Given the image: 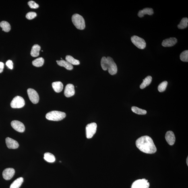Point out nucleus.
Listing matches in <instances>:
<instances>
[{
  "label": "nucleus",
  "instance_id": "1",
  "mask_svg": "<svg viewBox=\"0 0 188 188\" xmlns=\"http://www.w3.org/2000/svg\"><path fill=\"white\" fill-rule=\"evenodd\" d=\"M135 144L138 148L145 153L152 154L157 151L153 141L150 137L144 135L137 139Z\"/></svg>",
  "mask_w": 188,
  "mask_h": 188
},
{
  "label": "nucleus",
  "instance_id": "2",
  "mask_svg": "<svg viewBox=\"0 0 188 188\" xmlns=\"http://www.w3.org/2000/svg\"><path fill=\"white\" fill-rule=\"evenodd\" d=\"M66 114L64 112L52 111L48 112L46 115V119L53 121H60L63 120L66 117Z\"/></svg>",
  "mask_w": 188,
  "mask_h": 188
},
{
  "label": "nucleus",
  "instance_id": "3",
  "mask_svg": "<svg viewBox=\"0 0 188 188\" xmlns=\"http://www.w3.org/2000/svg\"><path fill=\"white\" fill-rule=\"evenodd\" d=\"M71 19L73 25L78 30H83L86 27L84 19L81 15L77 14H73Z\"/></svg>",
  "mask_w": 188,
  "mask_h": 188
},
{
  "label": "nucleus",
  "instance_id": "4",
  "mask_svg": "<svg viewBox=\"0 0 188 188\" xmlns=\"http://www.w3.org/2000/svg\"><path fill=\"white\" fill-rule=\"evenodd\" d=\"M107 58V68L108 69V72L112 75L116 74L117 71V65L111 57H108Z\"/></svg>",
  "mask_w": 188,
  "mask_h": 188
},
{
  "label": "nucleus",
  "instance_id": "5",
  "mask_svg": "<svg viewBox=\"0 0 188 188\" xmlns=\"http://www.w3.org/2000/svg\"><path fill=\"white\" fill-rule=\"evenodd\" d=\"M131 42L136 47L140 49L146 48V42L143 38L137 36H133L131 38Z\"/></svg>",
  "mask_w": 188,
  "mask_h": 188
},
{
  "label": "nucleus",
  "instance_id": "6",
  "mask_svg": "<svg viewBox=\"0 0 188 188\" xmlns=\"http://www.w3.org/2000/svg\"><path fill=\"white\" fill-rule=\"evenodd\" d=\"M25 101L22 97L17 96L13 99L11 103V106L13 108H20L24 107Z\"/></svg>",
  "mask_w": 188,
  "mask_h": 188
},
{
  "label": "nucleus",
  "instance_id": "7",
  "mask_svg": "<svg viewBox=\"0 0 188 188\" xmlns=\"http://www.w3.org/2000/svg\"><path fill=\"white\" fill-rule=\"evenodd\" d=\"M97 125L95 123L88 124L86 127V136L87 138L90 139L94 136L97 131Z\"/></svg>",
  "mask_w": 188,
  "mask_h": 188
},
{
  "label": "nucleus",
  "instance_id": "8",
  "mask_svg": "<svg viewBox=\"0 0 188 188\" xmlns=\"http://www.w3.org/2000/svg\"><path fill=\"white\" fill-rule=\"evenodd\" d=\"M150 185L148 180L143 179L137 180L134 182L131 188H149Z\"/></svg>",
  "mask_w": 188,
  "mask_h": 188
},
{
  "label": "nucleus",
  "instance_id": "9",
  "mask_svg": "<svg viewBox=\"0 0 188 188\" xmlns=\"http://www.w3.org/2000/svg\"><path fill=\"white\" fill-rule=\"evenodd\" d=\"M27 93L29 98L31 102L34 104L38 103L39 101V96L37 92L32 89H29Z\"/></svg>",
  "mask_w": 188,
  "mask_h": 188
},
{
  "label": "nucleus",
  "instance_id": "10",
  "mask_svg": "<svg viewBox=\"0 0 188 188\" xmlns=\"http://www.w3.org/2000/svg\"><path fill=\"white\" fill-rule=\"evenodd\" d=\"M12 127L15 130L19 132V133L24 132L25 127L24 124L21 122L14 120L11 122Z\"/></svg>",
  "mask_w": 188,
  "mask_h": 188
},
{
  "label": "nucleus",
  "instance_id": "11",
  "mask_svg": "<svg viewBox=\"0 0 188 188\" xmlns=\"http://www.w3.org/2000/svg\"><path fill=\"white\" fill-rule=\"evenodd\" d=\"M15 170L12 168L6 169L3 172V177L5 180H9L12 178L14 175Z\"/></svg>",
  "mask_w": 188,
  "mask_h": 188
},
{
  "label": "nucleus",
  "instance_id": "12",
  "mask_svg": "<svg viewBox=\"0 0 188 188\" xmlns=\"http://www.w3.org/2000/svg\"><path fill=\"white\" fill-rule=\"evenodd\" d=\"M75 94L74 86L72 84H68L66 86L64 91L65 96L67 97H70Z\"/></svg>",
  "mask_w": 188,
  "mask_h": 188
},
{
  "label": "nucleus",
  "instance_id": "13",
  "mask_svg": "<svg viewBox=\"0 0 188 188\" xmlns=\"http://www.w3.org/2000/svg\"><path fill=\"white\" fill-rule=\"evenodd\" d=\"M177 40L176 38L171 37L166 39L163 41L162 45L164 47H172L177 43Z\"/></svg>",
  "mask_w": 188,
  "mask_h": 188
},
{
  "label": "nucleus",
  "instance_id": "14",
  "mask_svg": "<svg viewBox=\"0 0 188 188\" xmlns=\"http://www.w3.org/2000/svg\"><path fill=\"white\" fill-rule=\"evenodd\" d=\"M6 143L8 148L9 149H15L18 148L19 144L18 142L14 139L7 137L6 139Z\"/></svg>",
  "mask_w": 188,
  "mask_h": 188
},
{
  "label": "nucleus",
  "instance_id": "15",
  "mask_svg": "<svg viewBox=\"0 0 188 188\" xmlns=\"http://www.w3.org/2000/svg\"><path fill=\"white\" fill-rule=\"evenodd\" d=\"M165 138L168 144L170 145H173L175 143L176 138L173 132L169 131L166 132Z\"/></svg>",
  "mask_w": 188,
  "mask_h": 188
},
{
  "label": "nucleus",
  "instance_id": "16",
  "mask_svg": "<svg viewBox=\"0 0 188 188\" xmlns=\"http://www.w3.org/2000/svg\"><path fill=\"white\" fill-rule=\"evenodd\" d=\"M154 11L153 9L150 8H146L143 9V10L139 11L138 15L139 17H144L145 15L148 14L151 15L153 14Z\"/></svg>",
  "mask_w": 188,
  "mask_h": 188
},
{
  "label": "nucleus",
  "instance_id": "17",
  "mask_svg": "<svg viewBox=\"0 0 188 188\" xmlns=\"http://www.w3.org/2000/svg\"><path fill=\"white\" fill-rule=\"evenodd\" d=\"M57 62L58 65H59L60 66L65 67L66 69L68 70H72L73 68V67L72 65L64 60H60V61H57Z\"/></svg>",
  "mask_w": 188,
  "mask_h": 188
},
{
  "label": "nucleus",
  "instance_id": "18",
  "mask_svg": "<svg viewBox=\"0 0 188 188\" xmlns=\"http://www.w3.org/2000/svg\"><path fill=\"white\" fill-rule=\"evenodd\" d=\"M52 86L56 92L59 93L63 90V86L61 82H54L52 83Z\"/></svg>",
  "mask_w": 188,
  "mask_h": 188
},
{
  "label": "nucleus",
  "instance_id": "19",
  "mask_svg": "<svg viewBox=\"0 0 188 188\" xmlns=\"http://www.w3.org/2000/svg\"><path fill=\"white\" fill-rule=\"evenodd\" d=\"M40 48V46L38 45H35L32 48L30 53L31 55L34 57H38L39 55Z\"/></svg>",
  "mask_w": 188,
  "mask_h": 188
},
{
  "label": "nucleus",
  "instance_id": "20",
  "mask_svg": "<svg viewBox=\"0 0 188 188\" xmlns=\"http://www.w3.org/2000/svg\"><path fill=\"white\" fill-rule=\"evenodd\" d=\"M24 182V178L20 177L15 180L11 184L10 188H19Z\"/></svg>",
  "mask_w": 188,
  "mask_h": 188
},
{
  "label": "nucleus",
  "instance_id": "21",
  "mask_svg": "<svg viewBox=\"0 0 188 188\" xmlns=\"http://www.w3.org/2000/svg\"><path fill=\"white\" fill-rule=\"evenodd\" d=\"M152 77L150 76L146 77L145 79H143V82L140 85V88L144 89L147 86H148L152 82Z\"/></svg>",
  "mask_w": 188,
  "mask_h": 188
},
{
  "label": "nucleus",
  "instance_id": "22",
  "mask_svg": "<svg viewBox=\"0 0 188 188\" xmlns=\"http://www.w3.org/2000/svg\"><path fill=\"white\" fill-rule=\"evenodd\" d=\"M66 61L72 65H79L80 64V62L78 60L74 59L71 55H68L66 56Z\"/></svg>",
  "mask_w": 188,
  "mask_h": 188
},
{
  "label": "nucleus",
  "instance_id": "23",
  "mask_svg": "<svg viewBox=\"0 0 188 188\" xmlns=\"http://www.w3.org/2000/svg\"><path fill=\"white\" fill-rule=\"evenodd\" d=\"M44 159L46 161L50 163L54 162L55 160V156L50 153H46L44 154Z\"/></svg>",
  "mask_w": 188,
  "mask_h": 188
},
{
  "label": "nucleus",
  "instance_id": "24",
  "mask_svg": "<svg viewBox=\"0 0 188 188\" xmlns=\"http://www.w3.org/2000/svg\"><path fill=\"white\" fill-rule=\"evenodd\" d=\"M0 27L2 30L6 32H8L10 30L11 27L9 22L6 21H2L0 23Z\"/></svg>",
  "mask_w": 188,
  "mask_h": 188
},
{
  "label": "nucleus",
  "instance_id": "25",
  "mask_svg": "<svg viewBox=\"0 0 188 188\" xmlns=\"http://www.w3.org/2000/svg\"><path fill=\"white\" fill-rule=\"evenodd\" d=\"M188 19L187 17H184L178 25V28L181 30L187 28L188 26Z\"/></svg>",
  "mask_w": 188,
  "mask_h": 188
},
{
  "label": "nucleus",
  "instance_id": "26",
  "mask_svg": "<svg viewBox=\"0 0 188 188\" xmlns=\"http://www.w3.org/2000/svg\"><path fill=\"white\" fill-rule=\"evenodd\" d=\"M44 60L42 57L39 58L32 62V65L36 67H42L44 65Z\"/></svg>",
  "mask_w": 188,
  "mask_h": 188
},
{
  "label": "nucleus",
  "instance_id": "27",
  "mask_svg": "<svg viewBox=\"0 0 188 188\" xmlns=\"http://www.w3.org/2000/svg\"><path fill=\"white\" fill-rule=\"evenodd\" d=\"M131 110L134 113L139 115H145L147 113L146 110L140 109L137 107H132Z\"/></svg>",
  "mask_w": 188,
  "mask_h": 188
},
{
  "label": "nucleus",
  "instance_id": "28",
  "mask_svg": "<svg viewBox=\"0 0 188 188\" xmlns=\"http://www.w3.org/2000/svg\"><path fill=\"white\" fill-rule=\"evenodd\" d=\"M180 59L183 62H188V51L185 50L182 52L180 56Z\"/></svg>",
  "mask_w": 188,
  "mask_h": 188
},
{
  "label": "nucleus",
  "instance_id": "29",
  "mask_svg": "<svg viewBox=\"0 0 188 188\" xmlns=\"http://www.w3.org/2000/svg\"><path fill=\"white\" fill-rule=\"evenodd\" d=\"M167 85L168 82L166 81H164L161 83L158 87V90L159 91L161 92L164 91L166 90Z\"/></svg>",
  "mask_w": 188,
  "mask_h": 188
},
{
  "label": "nucleus",
  "instance_id": "30",
  "mask_svg": "<svg viewBox=\"0 0 188 188\" xmlns=\"http://www.w3.org/2000/svg\"><path fill=\"white\" fill-rule=\"evenodd\" d=\"M37 16V14L35 12H28L26 15V17L28 20H31L35 18Z\"/></svg>",
  "mask_w": 188,
  "mask_h": 188
},
{
  "label": "nucleus",
  "instance_id": "31",
  "mask_svg": "<svg viewBox=\"0 0 188 188\" xmlns=\"http://www.w3.org/2000/svg\"><path fill=\"white\" fill-rule=\"evenodd\" d=\"M28 5L31 8L33 9H37L39 7V5L37 4L33 1H30L28 2Z\"/></svg>",
  "mask_w": 188,
  "mask_h": 188
},
{
  "label": "nucleus",
  "instance_id": "32",
  "mask_svg": "<svg viewBox=\"0 0 188 188\" xmlns=\"http://www.w3.org/2000/svg\"><path fill=\"white\" fill-rule=\"evenodd\" d=\"M6 64L7 66L8 67L9 69H13V63L12 61H11V60H8V61L6 62Z\"/></svg>",
  "mask_w": 188,
  "mask_h": 188
},
{
  "label": "nucleus",
  "instance_id": "33",
  "mask_svg": "<svg viewBox=\"0 0 188 188\" xmlns=\"http://www.w3.org/2000/svg\"><path fill=\"white\" fill-rule=\"evenodd\" d=\"M4 66V65L2 62H0V73H2Z\"/></svg>",
  "mask_w": 188,
  "mask_h": 188
},
{
  "label": "nucleus",
  "instance_id": "34",
  "mask_svg": "<svg viewBox=\"0 0 188 188\" xmlns=\"http://www.w3.org/2000/svg\"><path fill=\"white\" fill-rule=\"evenodd\" d=\"M188 158L187 157V166L188 165Z\"/></svg>",
  "mask_w": 188,
  "mask_h": 188
}]
</instances>
